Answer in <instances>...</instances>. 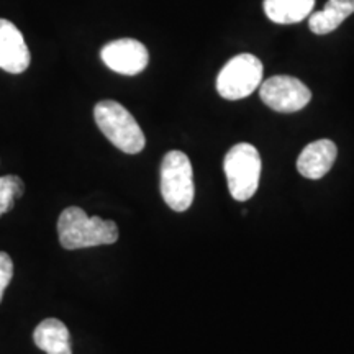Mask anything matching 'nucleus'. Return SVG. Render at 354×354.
<instances>
[{"instance_id": "nucleus-1", "label": "nucleus", "mask_w": 354, "mask_h": 354, "mask_svg": "<svg viewBox=\"0 0 354 354\" xmlns=\"http://www.w3.org/2000/svg\"><path fill=\"white\" fill-rule=\"evenodd\" d=\"M57 234L64 250L113 245L118 240V227L112 220L87 216L79 207H68L57 220Z\"/></svg>"}, {"instance_id": "nucleus-2", "label": "nucleus", "mask_w": 354, "mask_h": 354, "mask_svg": "<svg viewBox=\"0 0 354 354\" xmlns=\"http://www.w3.org/2000/svg\"><path fill=\"white\" fill-rule=\"evenodd\" d=\"M97 127L115 148L127 154H138L145 149V133L135 117L115 100H102L95 105Z\"/></svg>"}, {"instance_id": "nucleus-3", "label": "nucleus", "mask_w": 354, "mask_h": 354, "mask_svg": "<svg viewBox=\"0 0 354 354\" xmlns=\"http://www.w3.org/2000/svg\"><path fill=\"white\" fill-rule=\"evenodd\" d=\"M261 167H263V161H261L259 151L253 145H234L227 153L223 169L230 194L234 201L245 202L254 196L259 187Z\"/></svg>"}, {"instance_id": "nucleus-4", "label": "nucleus", "mask_w": 354, "mask_h": 354, "mask_svg": "<svg viewBox=\"0 0 354 354\" xmlns=\"http://www.w3.org/2000/svg\"><path fill=\"white\" fill-rule=\"evenodd\" d=\"M161 194L171 210L185 212L190 209L196 196L194 171L187 154L169 151L161 165Z\"/></svg>"}, {"instance_id": "nucleus-5", "label": "nucleus", "mask_w": 354, "mask_h": 354, "mask_svg": "<svg viewBox=\"0 0 354 354\" xmlns=\"http://www.w3.org/2000/svg\"><path fill=\"white\" fill-rule=\"evenodd\" d=\"M263 82V63L243 53L232 57L216 77V91L227 100H240L251 95Z\"/></svg>"}, {"instance_id": "nucleus-6", "label": "nucleus", "mask_w": 354, "mask_h": 354, "mask_svg": "<svg viewBox=\"0 0 354 354\" xmlns=\"http://www.w3.org/2000/svg\"><path fill=\"white\" fill-rule=\"evenodd\" d=\"M261 100L269 109L281 113H294L305 109L312 100V92L302 81L292 76H272L261 82Z\"/></svg>"}, {"instance_id": "nucleus-7", "label": "nucleus", "mask_w": 354, "mask_h": 354, "mask_svg": "<svg viewBox=\"0 0 354 354\" xmlns=\"http://www.w3.org/2000/svg\"><path fill=\"white\" fill-rule=\"evenodd\" d=\"M104 64L122 76H136L143 73L149 63V53L143 43L133 38L115 39L100 51Z\"/></svg>"}, {"instance_id": "nucleus-8", "label": "nucleus", "mask_w": 354, "mask_h": 354, "mask_svg": "<svg viewBox=\"0 0 354 354\" xmlns=\"http://www.w3.org/2000/svg\"><path fill=\"white\" fill-rule=\"evenodd\" d=\"M30 66V51L24 35L12 21L0 19V69L21 74Z\"/></svg>"}, {"instance_id": "nucleus-9", "label": "nucleus", "mask_w": 354, "mask_h": 354, "mask_svg": "<svg viewBox=\"0 0 354 354\" xmlns=\"http://www.w3.org/2000/svg\"><path fill=\"white\" fill-rule=\"evenodd\" d=\"M336 145L331 140H318L305 146L297 159V169L307 179H322L335 165Z\"/></svg>"}, {"instance_id": "nucleus-10", "label": "nucleus", "mask_w": 354, "mask_h": 354, "mask_svg": "<svg viewBox=\"0 0 354 354\" xmlns=\"http://www.w3.org/2000/svg\"><path fill=\"white\" fill-rule=\"evenodd\" d=\"M35 344L46 354H73L68 326L57 318H46L35 328Z\"/></svg>"}, {"instance_id": "nucleus-11", "label": "nucleus", "mask_w": 354, "mask_h": 354, "mask_svg": "<svg viewBox=\"0 0 354 354\" xmlns=\"http://www.w3.org/2000/svg\"><path fill=\"white\" fill-rule=\"evenodd\" d=\"M351 13H354V0H328L323 10L310 13L308 26L315 35H328Z\"/></svg>"}, {"instance_id": "nucleus-12", "label": "nucleus", "mask_w": 354, "mask_h": 354, "mask_svg": "<svg viewBox=\"0 0 354 354\" xmlns=\"http://www.w3.org/2000/svg\"><path fill=\"white\" fill-rule=\"evenodd\" d=\"M315 0H264V12L277 25L299 24L310 17Z\"/></svg>"}, {"instance_id": "nucleus-13", "label": "nucleus", "mask_w": 354, "mask_h": 354, "mask_svg": "<svg viewBox=\"0 0 354 354\" xmlns=\"http://www.w3.org/2000/svg\"><path fill=\"white\" fill-rule=\"evenodd\" d=\"M25 185L19 176L0 177V216L15 205V198L24 194Z\"/></svg>"}, {"instance_id": "nucleus-14", "label": "nucleus", "mask_w": 354, "mask_h": 354, "mask_svg": "<svg viewBox=\"0 0 354 354\" xmlns=\"http://www.w3.org/2000/svg\"><path fill=\"white\" fill-rule=\"evenodd\" d=\"M13 277V263L10 259V256L3 251H0V302L3 299V292L10 284Z\"/></svg>"}]
</instances>
